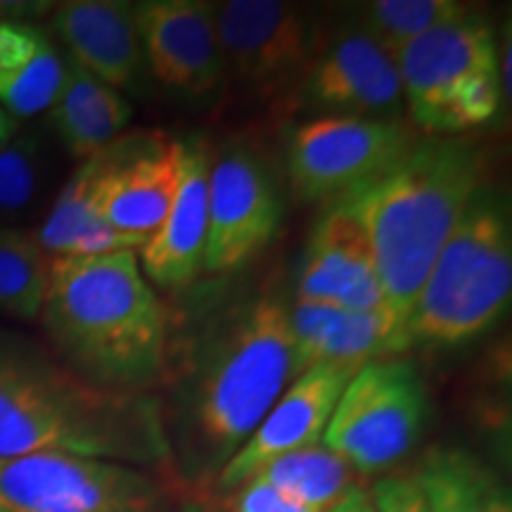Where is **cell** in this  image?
I'll use <instances>...</instances> for the list:
<instances>
[{
  "mask_svg": "<svg viewBox=\"0 0 512 512\" xmlns=\"http://www.w3.org/2000/svg\"><path fill=\"white\" fill-rule=\"evenodd\" d=\"M290 306L266 294L230 306L183 351L169 347L159 401L176 475L214 484L297 377Z\"/></svg>",
  "mask_w": 512,
  "mask_h": 512,
  "instance_id": "cell-1",
  "label": "cell"
},
{
  "mask_svg": "<svg viewBox=\"0 0 512 512\" xmlns=\"http://www.w3.org/2000/svg\"><path fill=\"white\" fill-rule=\"evenodd\" d=\"M34 453L112 460L178 479L155 394L98 387L36 339L0 330V460Z\"/></svg>",
  "mask_w": 512,
  "mask_h": 512,
  "instance_id": "cell-2",
  "label": "cell"
},
{
  "mask_svg": "<svg viewBox=\"0 0 512 512\" xmlns=\"http://www.w3.org/2000/svg\"><path fill=\"white\" fill-rule=\"evenodd\" d=\"M50 351L83 380L152 394L169 358V316L136 249L55 256L38 313Z\"/></svg>",
  "mask_w": 512,
  "mask_h": 512,
  "instance_id": "cell-3",
  "label": "cell"
},
{
  "mask_svg": "<svg viewBox=\"0 0 512 512\" xmlns=\"http://www.w3.org/2000/svg\"><path fill=\"white\" fill-rule=\"evenodd\" d=\"M486 152L465 136H415L413 143L328 207L363 228L384 297L408 316L441 247L486 185Z\"/></svg>",
  "mask_w": 512,
  "mask_h": 512,
  "instance_id": "cell-4",
  "label": "cell"
},
{
  "mask_svg": "<svg viewBox=\"0 0 512 512\" xmlns=\"http://www.w3.org/2000/svg\"><path fill=\"white\" fill-rule=\"evenodd\" d=\"M510 299V204L486 183L465 207L408 311V349L472 342L501 323Z\"/></svg>",
  "mask_w": 512,
  "mask_h": 512,
  "instance_id": "cell-5",
  "label": "cell"
},
{
  "mask_svg": "<svg viewBox=\"0 0 512 512\" xmlns=\"http://www.w3.org/2000/svg\"><path fill=\"white\" fill-rule=\"evenodd\" d=\"M394 60L403 105L420 136H465L501 112L498 41L482 12L427 31Z\"/></svg>",
  "mask_w": 512,
  "mask_h": 512,
  "instance_id": "cell-6",
  "label": "cell"
},
{
  "mask_svg": "<svg viewBox=\"0 0 512 512\" xmlns=\"http://www.w3.org/2000/svg\"><path fill=\"white\" fill-rule=\"evenodd\" d=\"M427 387L408 358L366 363L351 377L325 427L323 446L370 477L401 463L425 432Z\"/></svg>",
  "mask_w": 512,
  "mask_h": 512,
  "instance_id": "cell-7",
  "label": "cell"
},
{
  "mask_svg": "<svg viewBox=\"0 0 512 512\" xmlns=\"http://www.w3.org/2000/svg\"><path fill=\"white\" fill-rule=\"evenodd\" d=\"M174 484L112 460L34 453L0 460V512H171Z\"/></svg>",
  "mask_w": 512,
  "mask_h": 512,
  "instance_id": "cell-8",
  "label": "cell"
},
{
  "mask_svg": "<svg viewBox=\"0 0 512 512\" xmlns=\"http://www.w3.org/2000/svg\"><path fill=\"white\" fill-rule=\"evenodd\" d=\"M216 17L226 83L259 105L297 98L323 38L309 12L283 0H228Z\"/></svg>",
  "mask_w": 512,
  "mask_h": 512,
  "instance_id": "cell-9",
  "label": "cell"
},
{
  "mask_svg": "<svg viewBox=\"0 0 512 512\" xmlns=\"http://www.w3.org/2000/svg\"><path fill=\"white\" fill-rule=\"evenodd\" d=\"M418 131L401 119L316 117L287 140V176L304 202L332 204L392 164Z\"/></svg>",
  "mask_w": 512,
  "mask_h": 512,
  "instance_id": "cell-10",
  "label": "cell"
},
{
  "mask_svg": "<svg viewBox=\"0 0 512 512\" xmlns=\"http://www.w3.org/2000/svg\"><path fill=\"white\" fill-rule=\"evenodd\" d=\"M285 202L271 164L247 143H230L211 155L209 226L204 271L233 273L271 245Z\"/></svg>",
  "mask_w": 512,
  "mask_h": 512,
  "instance_id": "cell-11",
  "label": "cell"
},
{
  "mask_svg": "<svg viewBox=\"0 0 512 512\" xmlns=\"http://www.w3.org/2000/svg\"><path fill=\"white\" fill-rule=\"evenodd\" d=\"M93 209L140 247L162 223L178 178V140L133 131L93 155Z\"/></svg>",
  "mask_w": 512,
  "mask_h": 512,
  "instance_id": "cell-12",
  "label": "cell"
},
{
  "mask_svg": "<svg viewBox=\"0 0 512 512\" xmlns=\"http://www.w3.org/2000/svg\"><path fill=\"white\" fill-rule=\"evenodd\" d=\"M133 19L159 86L185 100H207L226 86L216 3L143 0L133 3Z\"/></svg>",
  "mask_w": 512,
  "mask_h": 512,
  "instance_id": "cell-13",
  "label": "cell"
},
{
  "mask_svg": "<svg viewBox=\"0 0 512 512\" xmlns=\"http://www.w3.org/2000/svg\"><path fill=\"white\" fill-rule=\"evenodd\" d=\"M325 117L396 119L403 91L396 60L361 27L320 38L318 53L297 98Z\"/></svg>",
  "mask_w": 512,
  "mask_h": 512,
  "instance_id": "cell-14",
  "label": "cell"
},
{
  "mask_svg": "<svg viewBox=\"0 0 512 512\" xmlns=\"http://www.w3.org/2000/svg\"><path fill=\"white\" fill-rule=\"evenodd\" d=\"M356 370L323 363L294 377L245 446L219 472L214 482L216 489L228 494L273 460L323 444L332 411Z\"/></svg>",
  "mask_w": 512,
  "mask_h": 512,
  "instance_id": "cell-15",
  "label": "cell"
},
{
  "mask_svg": "<svg viewBox=\"0 0 512 512\" xmlns=\"http://www.w3.org/2000/svg\"><path fill=\"white\" fill-rule=\"evenodd\" d=\"M211 155L204 140H178L174 197L159 228L138 249L147 283L159 290H183L204 271Z\"/></svg>",
  "mask_w": 512,
  "mask_h": 512,
  "instance_id": "cell-16",
  "label": "cell"
},
{
  "mask_svg": "<svg viewBox=\"0 0 512 512\" xmlns=\"http://www.w3.org/2000/svg\"><path fill=\"white\" fill-rule=\"evenodd\" d=\"M290 330L297 373L313 366H349L406 354V316L389 306L384 309H347V306L304 302L290 306Z\"/></svg>",
  "mask_w": 512,
  "mask_h": 512,
  "instance_id": "cell-17",
  "label": "cell"
},
{
  "mask_svg": "<svg viewBox=\"0 0 512 512\" xmlns=\"http://www.w3.org/2000/svg\"><path fill=\"white\" fill-rule=\"evenodd\" d=\"M50 27L74 64L105 86L124 93H143L147 72L143 46L133 19V3L121 0H69L53 10Z\"/></svg>",
  "mask_w": 512,
  "mask_h": 512,
  "instance_id": "cell-18",
  "label": "cell"
},
{
  "mask_svg": "<svg viewBox=\"0 0 512 512\" xmlns=\"http://www.w3.org/2000/svg\"><path fill=\"white\" fill-rule=\"evenodd\" d=\"M297 299L363 311L389 306L366 233L344 211L328 207L313 226L299 264Z\"/></svg>",
  "mask_w": 512,
  "mask_h": 512,
  "instance_id": "cell-19",
  "label": "cell"
},
{
  "mask_svg": "<svg viewBox=\"0 0 512 512\" xmlns=\"http://www.w3.org/2000/svg\"><path fill=\"white\" fill-rule=\"evenodd\" d=\"M64 60L48 31L0 17V107L15 119L48 112L62 88Z\"/></svg>",
  "mask_w": 512,
  "mask_h": 512,
  "instance_id": "cell-20",
  "label": "cell"
},
{
  "mask_svg": "<svg viewBox=\"0 0 512 512\" xmlns=\"http://www.w3.org/2000/svg\"><path fill=\"white\" fill-rule=\"evenodd\" d=\"M131 119L133 105L126 95L105 86L72 60H64L62 88L48 110V121L69 155L81 162L98 155L126 131Z\"/></svg>",
  "mask_w": 512,
  "mask_h": 512,
  "instance_id": "cell-21",
  "label": "cell"
},
{
  "mask_svg": "<svg viewBox=\"0 0 512 512\" xmlns=\"http://www.w3.org/2000/svg\"><path fill=\"white\" fill-rule=\"evenodd\" d=\"M93 157L83 159L74 176L60 190L46 223L38 228L36 240L50 259L55 256H93L140 249L136 240L126 238L107 226L93 209Z\"/></svg>",
  "mask_w": 512,
  "mask_h": 512,
  "instance_id": "cell-22",
  "label": "cell"
},
{
  "mask_svg": "<svg viewBox=\"0 0 512 512\" xmlns=\"http://www.w3.org/2000/svg\"><path fill=\"white\" fill-rule=\"evenodd\" d=\"M356 477L354 467L347 460L328 446L318 444L273 460L254 472L247 482L271 486L278 494L306 508L325 512L358 486Z\"/></svg>",
  "mask_w": 512,
  "mask_h": 512,
  "instance_id": "cell-23",
  "label": "cell"
},
{
  "mask_svg": "<svg viewBox=\"0 0 512 512\" xmlns=\"http://www.w3.org/2000/svg\"><path fill=\"white\" fill-rule=\"evenodd\" d=\"M411 475L430 512H489L496 477L460 448H430Z\"/></svg>",
  "mask_w": 512,
  "mask_h": 512,
  "instance_id": "cell-24",
  "label": "cell"
},
{
  "mask_svg": "<svg viewBox=\"0 0 512 512\" xmlns=\"http://www.w3.org/2000/svg\"><path fill=\"white\" fill-rule=\"evenodd\" d=\"M50 256L36 235L0 228V316L34 323L46 297Z\"/></svg>",
  "mask_w": 512,
  "mask_h": 512,
  "instance_id": "cell-25",
  "label": "cell"
},
{
  "mask_svg": "<svg viewBox=\"0 0 512 512\" xmlns=\"http://www.w3.org/2000/svg\"><path fill=\"white\" fill-rule=\"evenodd\" d=\"M472 12L460 0H373L358 10V27L389 55L441 24L456 22Z\"/></svg>",
  "mask_w": 512,
  "mask_h": 512,
  "instance_id": "cell-26",
  "label": "cell"
},
{
  "mask_svg": "<svg viewBox=\"0 0 512 512\" xmlns=\"http://www.w3.org/2000/svg\"><path fill=\"white\" fill-rule=\"evenodd\" d=\"M41 176V140L17 133L0 150V207L5 214H19L36 200Z\"/></svg>",
  "mask_w": 512,
  "mask_h": 512,
  "instance_id": "cell-27",
  "label": "cell"
},
{
  "mask_svg": "<svg viewBox=\"0 0 512 512\" xmlns=\"http://www.w3.org/2000/svg\"><path fill=\"white\" fill-rule=\"evenodd\" d=\"M223 508L226 512H318L278 494L271 486L254 482H245L238 489L228 491Z\"/></svg>",
  "mask_w": 512,
  "mask_h": 512,
  "instance_id": "cell-28",
  "label": "cell"
},
{
  "mask_svg": "<svg viewBox=\"0 0 512 512\" xmlns=\"http://www.w3.org/2000/svg\"><path fill=\"white\" fill-rule=\"evenodd\" d=\"M377 512H430L413 475H389L377 479L370 491Z\"/></svg>",
  "mask_w": 512,
  "mask_h": 512,
  "instance_id": "cell-29",
  "label": "cell"
},
{
  "mask_svg": "<svg viewBox=\"0 0 512 512\" xmlns=\"http://www.w3.org/2000/svg\"><path fill=\"white\" fill-rule=\"evenodd\" d=\"M325 512H377V508L363 486H354L347 496L339 498V501Z\"/></svg>",
  "mask_w": 512,
  "mask_h": 512,
  "instance_id": "cell-30",
  "label": "cell"
},
{
  "mask_svg": "<svg viewBox=\"0 0 512 512\" xmlns=\"http://www.w3.org/2000/svg\"><path fill=\"white\" fill-rule=\"evenodd\" d=\"M489 512H512L510 494H508V489H503L501 482H494V486H491Z\"/></svg>",
  "mask_w": 512,
  "mask_h": 512,
  "instance_id": "cell-31",
  "label": "cell"
},
{
  "mask_svg": "<svg viewBox=\"0 0 512 512\" xmlns=\"http://www.w3.org/2000/svg\"><path fill=\"white\" fill-rule=\"evenodd\" d=\"M17 133H19L17 119L12 117L10 112H5L3 107H0V150H3V147L8 145L10 140L17 136Z\"/></svg>",
  "mask_w": 512,
  "mask_h": 512,
  "instance_id": "cell-32",
  "label": "cell"
},
{
  "mask_svg": "<svg viewBox=\"0 0 512 512\" xmlns=\"http://www.w3.org/2000/svg\"><path fill=\"white\" fill-rule=\"evenodd\" d=\"M0 216H5V211H3V207H0Z\"/></svg>",
  "mask_w": 512,
  "mask_h": 512,
  "instance_id": "cell-33",
  "label": "cell"
}]
</instances>
